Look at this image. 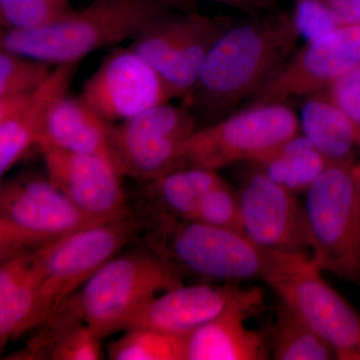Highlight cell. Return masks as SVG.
<instances>
[{
    "label": "cell",
    "instance_id": "obj_23",
    "mask_svg": "<svg viewBox=\"0 0 360 360\" xmlns=\"http://www.w3.org/2000/svg\"><path fill=\"white\" fill-rule=\"evenodd\" d=\"M303 136L329 162L352 160L357 146L354 129L345 113L326 91L309 96L300 120Z\"/></svg>",
    "mask_w": 360,
    "mask_h": 360
},
{
    "label": "cell",
    "instance_id": "obj_6",
    "mask_svg": "<svg viewBox=\"0 0 360 360\" xmlns=\"http://www.w3.org/2000/svg\"><path fill=\"white\" fill-rule=\"evenodd\" d=\"M300 125L286 103L248 105L196 129L182 146L180 167L217 170L240 161L260 165L300 134Z\"/></svg>",
    "mask_w": 360,
    "mask_h": 360
},
{
    "label": "cell",
    "instance_id": "obj_22",
    "mask_svg": "<svg viewBox=\"0 0 360 360\" xmlns=\"http://www.w3.org/2000/svg\"><path fill=\"white\" fill-rule=\"evenodd\" d=\"M224 180L217 170L179 167L148 182L146 195L156 210L155 219L194 220L200 198Z\"/></svg>",
    "mask_w": 360,
    "mask_h": 360
},
{
    "label": "cell",
    "instance_id": "obj_16",
    "mask_svg": "<svg viewBox=\"0 0 360 360\" xmlns=\"http://www.w3.org/2000/svg\"><path fill=\"white\" fill-rule=\"evenodd\" d=\"M262 300V290L243 288L221 314L186 335V360L266 359L264 338L246 326Z\"/></svg>",
    "mask_w": 360,
    "mask_h": 360
},
{
    "label": "cell",
    "instance_id": "obj_19",
    "mask_svg": "<svg viewBox=\"0 0 360 360\" xmlns=\"http://www.w3.org/2000/svg\"><path fill=\"white\" fill-rule=\"evenodd\" d=\"M20 350L6 359H103L101 340L72 307L65 302L39 326Z\"/></svg>",
    "mask_w": 360,
    "mask_h": 360
},
{
    "label": "cell",
    "instance_id": "obj_33",
    "mask_svg": "<svg viewBox=\"0 0 360 360\" xmlns=\"http://www.w3.org/2000/svg\"><path fill=\"white\" fill-rule=\"evenodd\" d=\"M217 4H224L236 11H243L248 16L262 15L274 11L276 0H210Z\"/></svg>",
    "mask_w": 360,
    "mask_h": 360
},
{
    "label": "cell",
    "instance_id": "obj_24",
    "mask_svg": "<svg viewBox=\"0 0 360 360\" xmlns=\"http://www.w3.org/2000/svg\"><path fill=\"white\" fill-rule=\"evenodd\" d=\"M329 163L307 137L298 134L258 165L272 179L298 193H307Z\"/></svg>",
    "mask_w": 360,
    "mask_h": 360
},
{
    "label": "cell",
    "instance_id": "obj_13",
    "mask_svg": "<svg viewBox=\"0 0 360 360\" xmlns=\"http://www.w3.org/2000/svg\"><path fill=\"white\" fill-rule=\"evenodd\" d=\"M238 194L243 232L248 238L270 250L310 257L307 210L295 191L262 169L248 175Z\"/></svg>",
    "mask_w": 360,
    "mask_h": 360
},
{
    "label": "cell",
    "instance_id": "obj_9",
    "mask_svg": "<svg viewBox=\"0 0 360 360\" xmlns=\"http://www.w3.org/2000/svg\"><path fill=\"white\" fill-rule=\"evenodd\" d=\"M198 129V118L184 104H160L111 125L116 163L123 175L148 184L180 167L182 146Z\"/></svg>",
    "mask_w": 360,
    "mask_h": 360
},
{
    "label": "cell",
    "instance_id": "obj_18",
    "mask_svg": "<svg viewBox=\"0 0 360 360\" xmlns=\"http://www.w3.org/2000/svg\"><path fill=\"white\" fill-rule=\"evenodd\" d=\"M0 348L39 326L40 272L33 250L0 258Z\"/></svg>",
    "mask_w": 360,
    "mask_h": 360
},
{
    "label": "cell",
    "instance_id": "obj_11",
    "mask_svg": "<svg viewBox=\"0 0 360 360\" xmlns=\"http://www.w3.org/2000/svg\"><path fill=\"white\" fill-rule=\"evenodd\" d=\"M360 65V25L340 26L307 40L250 99L248 105L286 103L326 91Z\"/></svg>",
    "mask_w": 360,
    "mask_h": 360
},
{
    "label": "cell",
    "instance_id": "obj_5",
    "mask_svg": "<svg viewBox=\"0 0 360 360\" xmlns=\"http://www.w3.org/2000/svg\"><path fill=\"white\" fill-rule=\"evenodd\" d=\"M310 262L321 272L360 285V165L329 163L305 198Z\"/></svg>",
    "mask_w": 360,
    "mask_h": 360
},
{
    "label": "cell",
    "instance_id": "obj_7",
    "mask_svg": "<svg viewBox=\"0 0 360 360\" xmlns=\"http://www.w3.org/2000/svg\"><path fill=\"white\" fill-rule=\"evenodd\" d=\"M129 217L92 225L33 250L40 272L39 326L134 236Z\"/></svg>",
    "mask_w": 360,
    "mask_h": 360
},
{
    "label": "cell",
    "instance_id": "obj_3",
    "mask_svg": "<svg viewBox=\"0 0 360 360\" xmlns=\"http://www.w3.org/2000/svg\"><path fill=\"white\" fill-rule=\"evenodd\" d=\"M174 11L150 0H94L39 30L1 32V49L56 66L79 63L103 47L134 40L158 16Z\"/></svg>",
    "mask_w": 360,
    "mask_h": 360
},
{
    "label": "cell",
    "instance_id": "obj_4",
    "mask_svg": "<svg viewBox=\"0 0 360 360\" xmlns=\"http://www.w3.org/2000/svg\"><path fill=\"white\" fill-rule=\"evenodd\" d=\"M180 270L155 250L115 255L66 302L104 340L129 328L153 298L181 285Z\"/></svg>",
    "mask_w": 360,
    "mask_h": 360
},
{
    "label": "cell",
    "instance_id": "obj_26",
    "mask_svg": "<svg viewBox=\"0 0 360 360\" xmlns=\"http://www.w3.org/2000/svg\"><path fill=\"white\" fill-rule=\"evenodd\" d=\"M108 345L112 360H186V335L134 326Z\"/></svg>",
    "mask_w": 360,
    "mask_h": 360
},
{
    "label": "cell",
    "instance_id": "obj_34",
    "mask_svg": "<svg viewBox=\"0 0 360 360\" xmlns=\"http://www.w3.org/2000/svg\"><path fill=\"white\" fill-rule=\"evenodd\" d=\"M150 1L156 2L172 11H181V13L193 11L195 7V0H150Z\"/></svg>",
    "mask_w": 360,
    "mask_h": 360
},
{
    "label": "cell",
    "instance_id": "obj_29",
    "mask_svg": "<svg viewBox=\"0 0 360 360\" xmlns=\"http://www.w3.org/2000/svg\"><path fill=\"white\" fill-rule=\"evenodd\" d=\"M194 220L243 232L238 191H234L225 180L220 182L200 198Z\"/></svg>",
    "mask_w": 360,
    "mask_h": 360
},
{
    "label": "cell",
    "instance_id": "obj_21",
    "mask_svg": "<svg viewBox=\"0 0 360 360\" xmlns=\"http://www.w3.org/2000/svg\"><path fill=\"white\" fill-rule=\"evenodd\" d=\"M234 21L229 16H208L188 11L174 63L165 77L172 99H186L217 40Z\"/></svg>",
    "mask_w": 360,
    "mask_h": 360
},
{
    "label": "cell",
    "instance_id": "obj_25",
    "mask_svg": "<svg viewBox=\"0 0 360 360\" xmlns=\"http://www.w3.org/2000/svg\"><path fill=\"white\" fill-rule=\"evenodd\" d=\"M271 355L276 360L336 359L328 343L281 302L271 331Z\"/></svg>",
    "mask_w": 360,
    "mask_h": 360
},
{
    "label": "cell",
    "instance_id": "obj_8",
    "mask_svg": "<svg viewBox=\"0 0 360 360\" xmlns=\"http://www.w3.org/2000/svg\"><path fill=\"white\" fill-rule=\"evenodd\" d=\"M104 222L80 210L49 179L11 180L0 189V258Z\"/></svg>",
    "mask_w": 360,
    "mask_h": 360
},
{
    "label": "cell",
    "instance_id": "obj_15",
    "mask_svg": "<svg viewBox=\"0 0 360 360\" xmlns=\"http://www.w3.org/2000/svg\"><path fill=\"white\" fill-rule=\"evenodd\" d=\"M78 63L56 65L32 94L0 97V175L4 177L33 146H39L49 116L68 94Z\"/></svg>",
    "mask_w": 360,
    "mask_h": 360
},
{
    "label": "cell",
    "instance_id": "obj_27",
    "mask_svg": "<svg viewBox=\"0 0 360 360\" xmlns=\"http://www.w3.org/2000/svg\"><path fill=\"white\" fill-rule=\"evenodd\" d=\"M73 11L68 0H0L2 32L39 30Z\"/></svg>",
    "mask_w": 360,
    "mask_h": 360
},
{
    "label": "cell",
    "instance_id": "obj_31",
    "mask_svg": "<svg viewBox=\"0 0 360 360\" xmlns=\"http://www.w3.org/2000/svg\"><path fill=\"white\" fill-rule=\"evenodd\" d=\"M292 11L302 37L307 40L340 27L322 0H293Z\"/></svg>",
    "mask_w": 360,
    "mask_h": 360
},
{
    "label": "cell",
    "instance_id": "obj_32",
    "mask_svg": "<svg viewBox=\"0 0 360 360\" xmlns=\"http://www.w3.org/2000/svg\"><path fill=\"white\" fill-rule=\"evenodd\" d=\"M338 26L360 25V0H322Z\"/></svg>",
    "mask_w": 360,
    "mask_h": 360
},
{
    "label": "cell",
    "instance_id": "obj_20",
    "mask_svg": "<svg viewBox=\"0 0 360 360\" xmlns=\"http://www.w3.org/2000/svg\"><path fill=\"white\" fill-rule=\"evenodd\" d=\"M111 125L82 96L68 94L52 108L37 146L46 144L80 155L108 156L115 161Z\"/></svg>",
    "mask_w": 360,
    "mask_h": 360
},
{
    "label": "cell",
    "instance_id": "obj_12",
    "mask_svg": "<svg viewBox=\"0 0 360 360\" xmlns=\"http://www.w3.org/2000/svg\"><path fill=\"white\" fill-rule=\"evenodd\" d=\"M80 96L108 122H125L172 99L162 77L130 46L110 52Z\"/></svg>",
    "mask_w": 360,
    "mask_h": 360
},
{
    "label": "cell",
    "instance_id": "obj_28",
    "mask_svg": "<svg viewBox=\"0 0 360 360\" xmlns=\"http://www.w3.org/2000/svg\"><path fill=\"white\" fill-rule=\"evenodd\" d=\"M56 66L25 54L0 51V97L32 94L44 84Z\"/></svg>",
    "mask_w": 360,
    "mask_h": 360
},
{
    "label": "cell",
    "instance_id": "obj_2",
    "mask_svg": "<svg viewBox=\"0 0 360 360\" xmlns=\"http://www.w3.org/2000/svg\"><path fill=\"white\" fill-rule=\"evenodd\" d=\"M160 243L153 250L177 269L214 281H262L267 285L307 255L258 245L243 232L196 220L158 219Z\"/></svg>",
    "mask_w": 360,
    "mask_h": 360
},
{
    "label": "cell",
    "instance_id": "obj_30",
    "mask_svg": "<svg viewBox=\"0 0 360 360\" xmlns=\"http://www.w3.org/2000/svg\"><path fill=\"white\" fill-rule=\"evenodd\" d=\"M326 92L349 120L360 148V65L338 78Z\"/></svg>",
    "mask_w": 360,
    "mask_h": 360
},
{
    "label": "cell",
    "instance_id": "obj_1",
    "mask_svg": "<svg viewBox=\"0 0 360 360\" xmlns=\"http://www.w3.org/2000/svg\"><path fill=\"white\" fill-rule=\"evenodd\" d=\"M300 37L292 8L234 22L208 53L184 105L210 123L231 115L276 75Z\"/></svg>",
    "mask_w": 360,
    "mask_h": 360
},
{
    "label": "cell",
    "instance_id": "obj_14",
    "mask_svg": "<svg viewBox=\"0 0 360 360\" xmlns=\"http://www.w3.org/2000/svg\"><path fill=\"white\" fill-rule=\"evenodd\" d=\"M47 179L80 210L96 219L129 217L122 172L112 158L80 155L42 144Z\"/></svg>",
    "mask_w": 360,
    "mask_h": 360
},
{
    "label": "cell",
    "instance_id": "obj_10",
    "mask_svg": "<svg viewBox=\"0 0 360 360\" xmlns=\"http://www.w3.org/2000/svg\"><path fill=\"white\" fill-rule=\"evenodd\" d=\"M333 349L338 360H360V311L304 257L269 284Z\"/></svg>",
    "mask_w": 360,
    "mask_h": 360
},
{
    "label": "cell",
    "instance_id": "obj_17",
    "mask_svg": "<svg viewBox=\"0 0 360 360\" xmlns=\"http://www.w3.org/2000/svg\"><path fill=\"white\" fill-rule=\"evenodd\" d=\"M241 290L231 283L181 284L153 298L134 317L129 328L143 326L170 335H189L221 314Z\"/></svg>",
    "mask_w": 360,
    "mask_h": 360
}]
</instances>
